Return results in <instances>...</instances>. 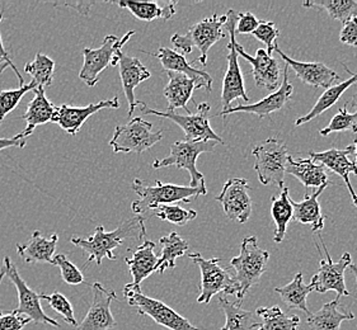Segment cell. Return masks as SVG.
Masks as SVG:
<instances>
[{"instance_id": "cell-1", "label": "cell", "mask_w": 357, "mask_h": 330, "mask_svg": "<svg viewBox=\"0 0 357 330\" xmlns=\"http://www.w3.org/2000/svg\"><path fill=\"white\" fill-rule=\"evenodd\" d=\"M145 221L146 219L144 216H134L112 231H106L100 225L94 230L92 237L86 239L72 237V244L79 246L88 254L86 265L96 262L100 266L105 258L116 260L117 256H114V249L123 245L128 239H134L139 242L143 240L146 234Z\"/></svg>"}, {"instance_id": "cell-2", "label": "cell", "mask_w": 357, "mask_h": 330, "mask_svg": "<svg viewBox=\"0 0 357 330\" xmlns=\"http://www.w3.org/2000/svg\"><path fill=\"white\" fill-rule=\"evenodd\" d=\"M270 259V253L258 246L257 237L255 235L244 237L241 245V253L238 257L230 260V267L236 269V276L233 281L236 286V299L241 305L248 294L250 288L261 281L267 263Z\"/></svg>"}, {"instance_id": "cell-3", "label": "cell", "mask_w": 357, "mask_h": 330, "mask_svg": "<svg viewBox=\"0 0 357 330\" xmlns=\"http://www.w3.org/2000/svg\"><path fill=\"white\" fill-rule=\"evenodd\" d=\"M132 191L139 196L137 201L132 202L131 208L136 216H142L149 210H155L159 206L174 202L190 203L192 198L205 194L192 187L168 184L160 180H155V186H148L144 180L136 178L131 184Z\"/></svg>"}, {"instance_id": "cell-4", "label": "cell", "mask_w": 357, "mask_h": 330, "mask_svg": "<svg viewBox=\"0 0 357 330\" xmlns=\"http://www.w3.org/2000/svg\"><path fill=\"white\" fill-rule=\"evenodd\" d=\"M227 22V15H214L202 21L197 22L187 31L186 35L176 33L171 37V42L176 50L182 51V55L191 54L193 47L200 51V58L197 63L207 64V54L215 43L219 42L225 37L224 24Z\"/></svg>"}, {"instance_id": "cell-5", "label": "cell", "mask_w": 357, "mask_h": 330, "mask_svg": "<svg viewBox=\"0 0 357 330\" xmlns=\"http://www.w3.org/2000/svg\"><path fill=\"white\" fill-rule=\"evenodd\" d=\"M216 144V141H176L171 145V152L160 160L155 159L151 166L154 169H160L165 166H177L179 169H186L191 175L190 187L201 189L206 194L205 178L196 168V162L202 152H213Z\"/></svg>"}, {"instance_id": "cell-6", "label": "cell", "mask_w": 357, "mask_h": 330, "mask_svg": "<svg viewBox=\"0 0 357 330\" xmlns=\"http://www.w3.org/2000/svg\"><path fill=\"white\" fill-rule=\"evenodd\" d=\"M252 154L256 158L255 171L257 173L258 180L264 186L273 184L282 189L289 158L285 141L275 137L267 139L257 145Z\"/></svg>"}, {"instance_id": "cell-7", "label": "cell", "mask_w": 357, "mask_h": 330, "mask_svg": "<svg viewBox=\"0 0 357 330\" xmlns=\"http://www.w3.org/2000/svg\"><path fill=\"white\" fill-rule=\"evenodd\" d=\"M123 296L130 306L135 308L140 315L149 316L158 325L169 330H199L186 317L165 305V302L149 297L142 292V288L128 283L123 288Z\"/></svg>"}, {"instance_id": "cell-8", "label": "cell", "mask_w": 357, "mask_h": 330, "mask_svg": "<svg viewBox=\"0 0 357 330\" xmlns=\"http://www.w3.org/2000/svg\"><path fill=\"white\" fill-rule=\"evenodd\" d=\"M239 18V12L234 9H229L227 15V22L224 24V31H228L230 41L228 43L229 54L227 56L228 60V68L225 77L222 79V111L231 107V102L236 101L238 98L244 100V102H250V97L247 95L245 88H244L243 75L239 66L238 60V52L236 49V24Z\"/></svg>"}, {"instance_id": "cell-9", "label": "cell", "mask_w": 357, "mask_h": 330, "mask_svg": "<svg viewBox=\"0 0 357 330\" xmlns=\"http://www.w3.org/2000/svg\"><path fill=\"white\" fill-rule=\"evenodd\" d=\"M135 35V31H130L122 38L108 35L98 49H84V63L79 72V78L88 86H94L100 81V75L109 65L119 64V52L122 46Z\"/></svg>"}, {"instance_id": "cell-10", "label": "cell", "mask_w": 357, "mask_h": 330, "mask_svg": "<svg viewBox=\"0 0 357 330\" xmlns=\"http://www.w3.org/2000/svg\"><path fill=\"white\" fill-rule=\"evenodd\" d=\"M142 106V112L144 115H154L158 117H163L171 120L176 125H178L181 129H183L186 141H216L218 144H224L222 137L215 134L214 129L210 126L208 120V112H210V104L208 103H196L197 111L195 113L188 115H178L176 112H160L157 109L145 106L144 102L137 101V106Z\"/></svg>"}, {"instance_id": "cell-11", "label": "cell", "mask_w": 357, "mask_h": 330, "mask_svg": "<svg viewBox=\"0 0 357 330\" xmlns=\"http://www.w3.org/2000/svg\"><path fill=\"white\" fill-rule=\"evenodd\" d=\"M6 278L15 285L18 292L20 304H18V308L15 310V314L27 316L33 323L60 328V325L55 319L46 315V313L43 311L41 306L40 294H37L32 288H29V285L22 278L17 267L9 257H4L3 259V266L0 268V283Z\"/></svg>"}, {"instance_id": "cell-12", "label": "cell", "mask_w": 357, "mask_h": 330, "mask_svg": "<svg viewBox=\"0 0 357 330\" xmlns=\"http://www.w3.org/2000/svg\"><path fill=\"white\" fill-rule=\"evenodd\" d=\"M153 125L143 118L136 117L129 123L117 126L114 136L109 141L114 152H136L143 154L149 150L151 146L159 143L163 139V129L158 132H151Z\"/></svg>"}, {"instance_id": "cell-13", "label": "cell", "mask_w": 357, "mask_h": 330, "mask_svg": "<svg viewBox=\"0 0 357 330\" xmlns=\"http://www.w3.org/2000/svg\"><path fill=\"white\" fill-rule=\"evenodd\" d=\"M193 263L197 265L201 271L200 294L197 297L199 304L207 305L215 294H236V286L233 276L220 266V258H202L200 253L188 254Z\"/></svg>"}, {"instance_id": "cell-14", "label": "cell", "mask_w": 357, "mask_h": 330, "mask_svg": "<svg viewBox=\"0 0 357 330\" xmlns=\"http://www.w3.org/2000/svg\"><path fill=\"white\" fill-rule=\"evenodd\" d=\"M323 249L326 253V258L321 259L319 263V269L312 277L310 288L318 294H326L328 291H336L338 297L341 296H351L349 290L346 288L344 282V271L352 263L350 253H344L338 262H333L329 254L327 245L324 244L323 237L319 235Z\"/></svg>"}, {"instance_id": "cell-15", "label": "cell", "mask_w": 357, "mask_h": 330, "mask_svg": "<svg viewBox=\"0 0 357 330\" xmlns=\"http://www.w3.org/2000/svg\"><path fill=\"white\" fill-rule=\"evenodd\" d=\"M222 203V210L228 219L244 223L252 215V198L250 196L248 182L243 178H231L222 187V194L215 197Z\"/></svg>"}, {"instance_id": "cell-16", "label": "cell", "mask_w": 357, "mask_h": 330, "mask_svg": "<svg viewBox=\"0 0 357 330\" xmlns=\"http://www.w3.org/2000/svg\"><path fill=\"white\" fill-rule=\"evenodd\" d=\"M93 299L91 308L77 330H111L116 328L117 322L111 311V304L117 299L112 290L105 288L100 282L92 285Z\"/></svg>"}, {"instance_id": "cell-17", "label": "cell", "mask_w": 357, "mask_h": 330, "mask_svg": "<svg viewBox=\"0 0 357 330\" xmlns=\"http://www.w3.org/2000/svg\"><path fill=\"white\" fill-rule=\"evenodd\" d=\"M106 108H111V109L120 108L119 98L114 97V100L91 103L86 107H73L69 104H63L60 107H56V112L52 117L51 123H56L64 129L65 132L70 135H77L91 116Z\"/></svg>"}, {"instance_id": "cell-18", "label": "cell", "mask_w": 357, "mask_h": 330, "mask_svg": "<svg viewBox=\"0 0 357 330\" xmlns=\"http://www.w3.org/2000/svg\"><path fill=\"white\" fill-rule=\"evenodd\" d=\"M352 154H354V145H350L342 150L341 149H329V150L321 151V152L309 151L310 160H313L318 164L324 165L327 169L336 173L337 175H340L342 178L343 182L347 186L349 192H350L352 202H354L355 207L357 208V194L354 191L350 180L351 173H355V175L357 177L356 165L350 159Z\"/></svg>"}, {"instance_id": "cell-19", "label": "cell", "mask_w": 357, "mask_h": 330, "mask_svg": "<svg viewBox=\"0 0 357 330\" xmlns=\"http://www.w3.org/2000/svg\"><path fill=\"white\" fill-rule=\"evenodd\" d=\"M279 54L281 58L285 61L287 68H291L296 77L307 86L315 88H326L328 89L335 86L337 80L341 79L340 75L333 69L321 63H303L289 58L284 51L281 50L279 45L276 43L275 50Z\"/></svg>"}, {"instance_id": "cell-20", "label": "cell", "mask_w": 357, "mask_h": 330, "mask_svg": "<svg viewBox=\"0 0 357 330\" xmlns=\"http://www.w3.org/2000/svg\"><path fill=\"white\" fill-rule=\"evenodd\" d=\"M236 52L252 65V74L258 86L266 88L268 92H276L279 89L281 68L279 61L272 58L264 49H258L256 56H250L243 47L236 43Z\"/></svg>"}, {"instance_id": "cell-21", "label": "cell", "mask_w": 357, "mask_h": 330, "mask_svg": "<svg viewBox=\"0 0 357 330\" xmlns=\"http://www.w3.org/2000/svg\"><path fill=\"white\" fill-rule=\"evenodd\" d=\"M289 68L285 66L284 70V80L282 84L276 92L267 95L264 100L253 103V104H239L236 107H230L225 112H220L219 116H228L236 112H245V113H253L258 116L259 118H264L266 116L271 115L276 111H280L285 106L287 102L291 100L294 93V86L289 83Z\"/></svg>"}, {"instance_id": "cell-22", "label": "cell", "mask_w": 357, "mask_h": 330, "mask_svg": "<svg viewBox=\"0 0 357 330\" xmlns=\"http://www.w3.org/2000/svg\"><path fill=\"white\" fill-rule=\"evenodd\" d=\"M119 68H120V78H121L122 89L129 104V117H132L137 107L135 98L136 86L143 81L149 79L151 72L144 66L143 63L137 58L128 56L123 52H119Z\"/></svg>"}, {"instance_id": "cell-23", "label": "cell", "mask_w": 357, "mask_h": 330, "mask_svg": "<svg viewBox=\"0 0 357 330\" xmlns=\"http://www.w3.org/2000/svg\"><path fill=\"white\" fill-rule=\"evenodd\" d=\"M159 60L165 72H181L196 83L197 89H206L207 92L213 91V78L206 72L199 70L188 64L185 55L168 47H160L157 54H151Z\"/></svg>"}, {"instance_id": "cell-24", "label": "cell", "mask_w": 357, "mask_h": 330, "mask_svg": "<svg viewBox=\"0 0 357 330\" xmlns=\"http://www.w3.org/2000/svg\"><path fill=\"white\" fill-rule=\"evenodd\" d=\"M285 173L291 174L301 180L305 187V194H309L310 188L318 189L321 186H329L328 169L324 165L314 163L310 159H294L289 155Z\"/></svg>"}, {"instance_id": "cell-25", "label": "cell", "mask_w": 357, "mask_h": 330, "mask_svg": "<svg viewBox=\"0 0 357 330\" xmlns=\"http://www.w3.org/2000/svg\"><path fill=\"white\" fill-rule=\"evenodd\" d=\"M154 249L155 243L145 240L143 244L136 248L132 258H125V263L129 266L130 273L132 276V282L130 283L131 286L140 288L144 280L155 273L158 257Z\"/></svg>"}, {"instance_id": "cell-26", "label": "cell", "mask_w": 357, "mask_h": 330, "mask_svg": "<svg viewBox=\"0 0 357 330\" xmlns=\"http://www.w3.org/2000/svg\"><path fill=\"white\" fill-rule=\"evenodd\" d=\"M57 234H52L50 237H43L41 231H35L27 244H17V251L24 263H52L55 257Z\"/></svg>"}, {"instance_id": "cell-27", "label": "cell", "mask_w": 357, "mask_h": 330, "mask_svg": "<svg viewBox=\"0 0 357 330\" xmlns=\"http://www.w3.org/2000/svg\"><path fill=\"white\" fill-rule=\"evenodd\" d=\"M33 93H35V97L32 101L29 102L27 111L23 115V120L26 121L27 126H26V129L18 134V136L24 140L29 135H32V132L35 131L37 126L51 123L52 117L56 112V106H54L47 100L43 88H36L33 91Z\"/></svg>"}, {"instance_id": "cell-28", "label": "cell", "mask_w": 357, "mask_h": 330, "mask_svg": "<svg viewBox=\"0 0 357 330\" xmlns=\"http://www.w3.org/2000/svg\"><path fill=\"white\" fill-rule=\"evenodd\" d=\"M326 188L327 186H321L312 194H305L304 200L301 202H295L290 198L294 210V220L303 225H310L314 233H319L324 229V216L321 215L318 198Z\"/></svg>"}, {"instance_id": "cell-29", "label": "cell", "mask_w": 357, "mask_h": 330, "mask_svg": "<svg viewBox=\"0 0 357 330\" xmlns=\"http://www.w3.org/2000/svg\"><path fill=\"white\" fill-rule=\"evenodd\" d=\"M168 84L165 88V97L168 101V111L174 112L177 108H183L190 113L187 103L192 100V94L197 86L191 78L181 72H167Z\"/></svg>"}, {"instance_id": "cell-30", "label": "cell", "mask_w": 357, "mask_h": 330, "mask_svg": "<svg viewBox=\"0 0 357 330\" xmlns=\"http://www.w3.org/2000/svg\"><path fill=\"white\" fill-rule=\"evenodd\" d=\"M354 319V313L340 310V297L337 296L333 301L324 304L317 313L307 316V322L312 330H340L343 322Z\"/></svg>"}, {"instance_id": "cell-31", "label": "cell", "mask_w": 357, "mask_h": 330, "mask_svg": "<svg viewBox=\"0 0 357 330\" xmlns=\"http://www.w3.org/2000/svg\"><path fill=\"white\" fill-rule=\"evenodd\" d=\"M219 304L222 308L227 322L220 330H253L259 328L261 320L253 311L242 309L238 302L230 301L227 296L219 297Z\"/></svg>"}, {"instance_id": "cell-32", "label": "cell", "mask_w": 357, "mask_h": 330, "mask_svg": "<svg viewBox=\"0 0 357 330\" xmlns=\"http://www.w3.org/2000/svg\"><path fill=\"white\" fill-rule=\"evenodd\" d=\"M357 83V72L356 74H351L349 79L337 83L335 86H331L328 89H326V92H323L321 97L318 98V101L315 102L314 107L312 108L307 115L303 116L301 118H298L295 121V126H301L304 123H310L312 120H314L315 117L321 116L326 111H328L329 108L332 107L333 104H336L337 102L340 101V98L342 97V94L350 88V86L356 84Z\"/></svg>"}, {"instance_id": "cell-33", "label": "cell", "mask_w": 357, "mask_h": 330, "mask_svg": "<svg viewBox=\"0 0 357 330\" xmlns=\"http://www.w3.org/2000/svg\"><path fill=\"white\" fill-rule=\"evenodd\" d=\"M120 8L128 9L136 19L140 21L151 22L154 19H169L176 15V3H168L165 7H160L155 1H129L121 0L116 1Z\"/></svg>"}, {"instance_id": "cell-34", "label": "cell", "mask_w": 357, "mask_h": 330, "mask_svg": "<svg viewBox=\"0 0 357 330\" xmlns=\"http://www.w3.org/2000/svg\"><path fill=\"white\" fill-rule=\"evenodd\" d=\"M275 292H278L281 300L285 302L289 309H298L304 311L307 316L312 313L307 309V296L313 292L310 285H305L303 281V274L296 273L294 280L282 288H275Z\"/></svg>"}, {"instance_id": "cell-35", "label": "cell", "mask_w": 357, "mask_h": 330, "mask_svg": "<svg viewBox=\"0 0 357 330\" xmlns=\"http://www.w3.org/2000/svg\"><path fill=\"white\" fill-rule=\"evenodd\" d=\"M271 215L275 223V235L273 242L280 244L285 239L287 225L293 219L294 210L290 202L289 188H282L279 196H273L271 198Z\"/></svg>"}, {"instance_id": "cell-36", "label": "cell", "mask_w": 357, "mask_h": 330, "mask_svg": "<svg viewBox=\"0 0 357 330\" xmlns=\"http://www.w3.org/2000/svg\"><path fill=\"white\" fill-rule=\"evenodd\" d=\"M159 243L162 244V253L158 258L155 273L163 274L167 269H172L176 267V260L186 254L190 245L185 239L179 237L176 231H172L167 237H160Z\"/></svg>"}, {"instance_id": "cell-37", "label": "cell", "mask_w": 357, "mask_h": 330, "mask_svg": "<svg viewBox=\"0 0 357 330\" xmlns=\"http://www.w3.org/2000/svg\"><path fill=\"white\" fill-rule=\"evenodd\" d=\"M261 319L258 330H298L301 317L298 315H286L279 306L258 308L256 311Z\"/></svg>"}, {"instance_id": "cell-38", "label": "cell", "mask_w": 357, "mask_h": 330, "mask_svg": "<svg viewBox=\"0 0 357 330\" xmlns=\"http://www.w3.org/2000/svg\"><path fill=\"white\" fill-rule=\"evenodd\" d=\"M303 7L321 8L331 18L342 23L357 18V1L355 0H309L303 3Z\"/></svg>"}, {"instance_id": "cell-39", "label": "cell", "mask_w": 357, "mask_h": 330, "mask_svg": "<svg viewBox=\"0 0 357 330\" xmlns=\"http://www.w3.org/2000/svg\"><path fill=\"white\" fill-rule=\"evenodd\" d=\"M55 70V61L52 58L43 55V52H37L36 58L29 64L24 65V72L32 77L31 83L35 84L36 88H46L50 86L54 78Z\"/></svg>"}, {"instance_id": "cell-40", "label": "cell", "mask_w": 357, "mask_h": 330, "mask_svg": "<svg viewBox=\"0 0 357 330\" xmlns=\"http://www.w3.org/2000/svg\"><path fill=\"white\" fill-rule=\"evenodd\" d=\"M154 215L163 221L183 226L196 219L197 212L195 210H186L178 205H163L154 210Z\"/></svg>"}, {"instance_id": "cell-41", "label": "cell", "mask_w": 357, "mask_h": 330, "mask_svg": "<svg viewBox=\"0 0 357 330\" xmlns=\"http://www.w3.org/2000/svg\"><path fill=\"white\" fill-rule=\"evenodd\" d=\"M36 89V86L29 83L24 86H20L17 89L12 91H1L0 92V125L4 121V118L7 117L10 112H13L17 106L20 104L22 98L24 94L29 92H33Z\"/></svg>"}, {"instance_id": "cell-42", "label": "cell", "mask_w": 357, "mask_h": 330, "mask_svg": "<svg viewBox=\"0 0 357 330\" xmlns=\"http://www.w3.org/2000/svg\"><path fill=\"white\" fill-rule=\"evenodd\" d=\"M341 131H352L357 134V113H349L347 104H344L329 123L327 127L319 131L321 136H328L332 132H341Z\"/></svg>"}, {"instance_id": "cell-43", "label": "cell", "mask_w": 357, "mask_h": 330, "mask_svg": "<svg viewBox=\"0 0 357 330\" xmlns=\"http://www.w3.org/2000/svg\"><path fill=\"white\" fill-rule=\"evenodd\" d=\"M40 299L49 302L51 309L63 316L65 323H68L72 327H78L72 302L69 301L64 294H60V292H54L52 294H40Z\"/></svg>"}, {"instance_id": "cell-44", "label": "cell", "mask_w": 357, "mask_h": 330, "mask_svg": "<svg viewBox=\"0 0 357 330\" xmlns=\"http://www.w3.org/2000/svg\"><path fill=\"white\" fill-rule=\"evenodd\" d=\"M51 265L60 268L61 278H63L65 283L73 285V286H78V285H82V283L86 282L83 273L80 272L78 267H75V265L66 258L64 254H55Z\"/></svg>"}, {"instance_id": "cell-45", "label": "cell", "mask_w": 357, "mask_h": 330, "mask_svg": "<svg viewBox=\"0 0 357 330\" xmlns=\"http://www.w3.org/2000/svg\"><path fill=\"white\" fill-rule=\"evenodd\" d=\"M252 35L256 37L257 40H259L261 42L264 43L267 54L272 56L273 50H275V46L278 43L276 40H278V37L280 35L279 29L276 27V24L273 22L259 21L257 29Z\"/></svg>"}, {"instance_id": "cell-46", "label": "cell", "mask_w": 357, "mask_h": 330, "mask_svg": "<svg viewBox=\"0 0 357 330\" xmlns=\"http://www.w3.org/2000/svg\"><path fill=\"white\" fill-rule=\"evenodd\" d=\"M29 323H31L29 317L15 314V311L0 316V330H23Z\"/></svg>"}, {"instance_id": "cell-47", "label": "cell", "mask_w": 357, "mask_h": 330, "mask_svg": "<svg viewBox=\"0 0 357 330\" xmlns=\"http://www.w3.org/2000/svg\"><path fill=\"white\" fill-rule=\"evenodd\" d=\"M259 24V19L250 12L239 13V18L236 21V35H248L253 33Z\"/></svg>"}, {"instance_id": "cell-48", "label": "cell", "mask_w": 357, "mask_h": 330, "mask_svg": "<svg viewBox=\"0 0 357 330\" xmlns=\"http://www.w3.org/2000/svg\"><path fill=\"white\" fill-rule=\"evenodd\" d=\"M340 40L344 45L357 47V18H352L350 21L343 23V27L340 33Z\"/></svg>"}, {"instance_id": "cell-49", "label": "cell", "mask_w": 357, "mask_h": 330, "mask_svg": "<svg viewBox=\"0 0 357 330\" xmlns=\"http://www.w3.org/2000/svg\"><path fill=\"white\" fill-rule=\"evenodd\" d=\"M3 17H4V13L3 12H0V23L3 21ZM0 58H4V61L9 65V68H12V70L15 72V75L18 77V79H20V84L22 86H24V79H23V77L21 75V72H18V69L15 68V65L13 64V61L10 60L9 58V55H8V51L6 50V47H4V45H3V40H1V35H0Z\"/></svg>"}, {"instance_id": "cell-50", "label": "cell", "mask_w": 357, "mask_h": 330, "mask_svg": "<svg viewBox=\"0 0 357 330\" xmlns=\"http://www.w3.org/2000/svg\"><path fill=\"white\" fill-rule=\"evenodd\" d=\"M26 146V140L21 139L18 135L15 137H0V151L8 149V148H24Z\"/></svg>"}, {"instance_id": "cell-51", "label": "cell", "mask_w": 357, "mask_h": 330, "mask_svg": "<svg viewBox=\"0 0 357 330\" xmlns=\"http://www.w3.org/2000/svg\"><path fill=\"white\" fill-rule=\"evenodd\" d=\"M347 106H351V107L354 108L357 113V93L352 95V98H351L350 102L347 103Z\"/></svg>"}, {"instance_id": "cell-52", "label": "cell", "mask_w": 357, "mask_h": 330, "mask_svg": "<svg viewBox=\"0 0 357 330\" xmlns=\"http://www.w3.org/2000/svg\"><path fill=\"white\" fill-rule=\"evenodd\" d=\"M352 145H354V154H352V157H354V163H355L357 168V140H355Z\"/></svg>"}, {"instance_id": "cell-53", "label": "cell", "mask_w": 357, "mask_h": 330, "mask_svg": "<svg viewBox=\"0 0 357 330\" xmlns=\"http://www.w3.org/2000/svg\"><path fill=\"white\" fill-rule=\"evenodd\" d=\"M349 268L351 269V272L354 273L355 274V278H356V283H357V265H354V263H351L350 266H349ZM356 304H357V299H356Z\"/></svg>"}, {"instance_id": "cell-54", "label": "cell", "mask_w": 357, "mask_h": 330, "mask_svg": "<svg viewBox=\"0 0 357 330\" xmlns=\"http://www.w3.org/2000/svg\"><path fill=\"white\" fill-rule=\"evenodd\" d=\"M8 66H9V65H8L7 63H1V64H0V72H4Z\"/></svg>"}, {"instance_id": "cell-55", "label": "cell", "mask_w": 357, "mask_h": 330, "mask_svg": "<svg viewBox=\"0 0 357 330\" xmlns=\"http://www.w3.org/2000/svg\"><path fill=\"white\" fill-rule=\"evenodd\" d=\"M1 63H6V61H4V58H0V64H1Z\"/></svg>"}, {"instance_id": "cell-56", "label": "cell", "mask_w": 357, "mask_h": 330, "mask_svg": "<svg viewBox=\"0 0 357 330\" xmlns=\"http://www.w3.org/2000/svg\"><path fill=\"white\" fill-rule=\"evenodd\" d=\"M3 315V314H1V311H0V316Z\"/></svg>"}]
</instances>
